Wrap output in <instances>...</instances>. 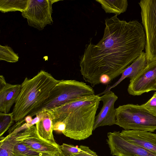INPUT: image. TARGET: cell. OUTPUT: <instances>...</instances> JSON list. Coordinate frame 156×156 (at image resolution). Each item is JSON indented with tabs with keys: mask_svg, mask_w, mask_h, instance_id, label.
Wrapping results in <instances>:
<instances>
[{
	"mask_svg": "<svg viewBox=\"0 0 156 156\" xmlns=\"http://www.w3.org/2000/svg\"><path fill=\"white\" fill-rule=\"evenodd\" d=\"M102 39L96 45H87L80 58V72L83 80L92 87L100 78L108 76L111 82L122 74L144 49V27L137 20H121L115 15L105 20Z\"/></svg>",
	"mask_w": 156,
	"mask_h": 156,
	"instance_id": "cell-1",
	"label": "cell"
},
{
	"mask_svg": "<svg viewBox=\"0 0 156 156\" xmlns=\"http://www.w3.org/2000/svg\"><path fill=\"white\" fill-rule=\"evenodd\" d=\"M100 96L93 95L48 109L53 122H63L66 127L63 134L76 140L87 138L92 134Z\"/></svg>",
	"mask_w": 156,
	"mask_h": 156,
	"instance_id": "cell-2",
	"label": "cell"
},
{
	"mask_svg": "<svg viewBox=\"0 0 156 156\" xmlns=\"http://www.w3.org/2000/svg\"><path fill=\"white\" fill-rule=\"evenodd\" d=\"M59 80L43 70L31 78L26 77L12 112L14 121L23 119L41 106Z\"/></svg>",
	"mask_w": 156,
	"mask_h": 156,
	"instance_id": "cell-3",
	"label": "cell"
},
{
	"mask_svg": "<svg viewBox=\"0 0 156 156\" xmlns=\"http://www.w3.org/2000/svg\"><path fill=\"white\" fill-rule=\"evenodd\" d=\"M94 94L92 87L84 82L72 80H59L43 105L29 115L33 117L43 109H50Z\"/></svg>",
	"mask_w": 156,
	"mask_h": 156,
	"instance_id": "cell-4",
	"label": "cell"
},
{
	"mask_svg": "<svg viewBox=\"0 0 156 156\" xmlns=\"http://www.w3.org/2000/svg\"><path fill=\"white\" fill-rule=\"evenodd\" d=\"M115 124L124 130L152 132L156 130V115L142 105L128 104L115 108Z\"/></svg>",
	"mask_w": 156,
	"mask_h": 156,
	"instance_id": "cell-5",
	"label": "cell"
},
{
	"mask_svg": "<svg viewBox=\"0 0 156 156\" xmlns=\"http://www.w3.org/2000/svg\"><path fill=\"white\" fill-rule=\"evenodd\" d=\"M139 4L145 34V53L149 63L156 60V0H141Z\"/></svg>",
	"mask_w": 156,
	"mask_h": 156,
	"instance_id": "cell-6",
	"label": "cell"
},
{
	"mask_svg": "<svg viewBox=\"0 0 156 156\" xmlns=\"http://www.w3.org/2000/svg\"><path fill=\"white\" fill-rule=\"evenodd\" d=\"M58 0H28L26 9L22 12L30 26L42 30L48 24L51 25L52 4Z\"/></svg>",
	"mask_w": 156,
	"mask_h": 156,
	"instance_id": "cell-7",
	"label": "cell"
},
{
	"mask_svg": "<svg viewBox=\"0 0 156 156\" xmlns=\"http://www.w3.org/2000/svg\"><path fill=\"white\" fill-rule=\"evenodd\" d=\"M107 141L111 154L116 156H156V154L124 139L119 131L109 132Z\"/></svg>",
	"mask_w": 156,
	"mask_h": 156,
	"instance_id": "cell-8",
	"label": "cell"
},
{
	"mask_svg": "<svg viewBox=\"0 0 156 156\" xmlns=\"http://www.w3.org/2000/svg\"><path fill=\"white\" fill-rule=\"evenodd\" d=\"M16 140L22 141L32 149L44 154L61 153L58 146L42 138L38 133L35 126H33L13 135Z\"/></svg>",
	"mask_w": 156,
	"mask_h": 156,
	"instance_id": "cell-9",
	"label": "cell"
},
{
	"mask_svg": "<svg viewBox=\"0 0 156 156\" xmlns=\"http://www.w3.org/2000/svg\"><path fill=\"white\" fill-rule=\"evenodd\" d=\"M127 90L133 96L156 90V60L148 63L138 76L130 79Z\"/></svg>",
	"mask_w": 156,
	"mask_h": 156,
	"instance_id": "cell-10",
	"label": "cell"
},
{
	"mask_svg": "<svg viewBox=\"0 0 156 156\" xmlns=\"http://www.w3.org/2000/svg\"><path fill=\"white\" fill-rule=\"evenodd\" d=\"M118 99V97L111 90L100 96V100L102 101L103 105L100 112L96 116L93 130L99 127L115 124L114 104Z\"/></svg>",
	"mask_w": 156,
	"mask_h": 156,
	"instance_id": "cell-11",
	"label": "cell"
},
{
	"mask_svg": "<svg viewBox=\"0 0 156 156\" xmlns=\"http://www.w3.org/2000/svg\"><path fill=\"white\" fill-rule=\"evenodd\" d=\"M21 84L6 82L2 75L0 76V112L9 113L20 93Z\"/></svg>",
	"mask_w": 156,
	"mask_h": 156,
	"instance_id": "cell-12",
	"label": "cell"
},
{
	"mask_svg": "<svg viewBox=\"0 0 156 156\" xmlns=\"http://www.w3.org/2000/svg\"><path fill=\"white\" fill-rule=\"evenodd\" d=\"M120 134L130 143L156 154V134L144 131L124 130Z\"/></svg>",
	"mask_w": 156,
	"mask_h": 156,
	"instance_id": "cell-13",
	"label": "cell"
},
{
	"mask_svg": "<svg viewBox=\"0 0 156 156\" xmlns=\"http://www.w3.org/2000/svg\"><path fill=\"white\" fill-rule=\"evenodd\" d=\"M148 64L146 54L142 51L139 56L125 69L122 74L121 77L117 82L112 86H107L104 91L98 95L100 96L110 90L112 88L116 87L126 78H129L130 79L135 78L145 68Z\"/></svg>",
	"mask_w": 156,
	"mask_h": 156,
	"instance_id": "cell-14",
	"label": "cell"
},
{
	"mask_svg": "<svg viewBox=\"0 0 156 156\" xmlns=\"http://www.w3.org/2000/svg\"><path fill=\"white\" fill-rule=\"evenodd\" d=\"M38 112L41 114V118L35 124L38 133L44 139L58 146L59 145L55 141L53 134V119L50 112L46 109H43Z\"/></svg>",
	"mask_w": 156,
	"mask_h": 156,
	"instance_id": "cell-15",
	"label": "cell"
},
{
	"mask_svg": "<svg viewBox=\"0 0 156 156\" xmlns=\"http://www.w3.org/2000/svg\"><path fill=\"white\" fill-rule=\"evenodd\" d=\"M106 13L118 15L125 12L128 6L127 0H96Z\"/></svg>",
	"mask_w": 156,
	"mask_h": 156,
	"instance_id": "cell-16",
	"label": "cell"
},
{
	"mask_svg": "<svg viewBox=\"0 0 156 156\" xmlns=\"http://www.w3.org/2000/svg\"><path fill=\"white\" fill-rule=\"evenodd\" d=\"M11 147L12 156H44V154L36 151L28 147L23 142L16 140L13 135Z\"/></svg>",
	"mask_w": 156,
	"mask_h": 156,
	"instance_id": "cell-17",
	"label": "cell"
},
{
	"mask_svg": "<svg viewBox=\"0 0 156 156\" xmlns=\"http://www.w3.org/2000/svg\"><path fill=\"white\" fill-rule=\"evenodd\" d=\"M28 0H0V10L3 13L16 11L21 12L27 9Z\"/></svg>",
	"mask_w": 156,
	"mask_h": 156,
	"instance_id": "cell-18",
	"label": "cell"
},
{
	"mask_svg": "<svg viewBox=\"0 0 156 156\" xmlns=\"http://www.w3.org/2000/svg\"><path fill=\"white\" fill-rule=\"evenodd\" d=\"M19 57L12 49L8 46L0 45V60L10 62L18 61Z\"/></svg>",
	"mask_w": 156,
	"mask_h": 156,
	"instance_id": "cell-19",
	"label": "cell"
},
{
	"mask_svg": "<svg viewBox=\"0 0 156 156\" xmlns=\"http://www.w3.org/2000/svg\"><path fill=\"white\" fill-rule=\"evenodd\" d=\"M14 120L12 112H0V135L2 137L4 133L10 128Z\"/></svg>",
	"mask_w": 156,
	"mask_h": 156,
	"instance_id": "cell-20",
	"label": "cell"
},
{
	"mask_svg": "<svg viewBox=\"0 0 156 156\" xmlns=\"http://www.w3.org/2000/svg\"><path fill=\"white\" fill-rule=\"evenodd\" d=\"M13 136L7 135L1 138L0 144V156H12L11 147Z\"/></svg>",
	"mask_w": 156,
	"mask_h": 156,
	"instance_id": "cell-21",
	"label": "cell"
},
{
	"mask_svg": "<svg viewBox=\"0 0 156 156\" xmlns=\"http://www.w3.org/2000/svg\"><path fill=\"white\" fill-rule=\"evenodd\" d=\"M59 147L60 152L66 156H70L81 151V149L79 147L65 143L59 145Z\"/></svg>",
	"mask_w": 156,
	"mask_h": 156,
	"instance_id": "cell-22",
	"label": "cell"
},
{
	"mask_svg": "<svg viewBox=\"0 0 156 156\" xmlns=\"http://www.w3.org/2000/svg\"><path fill=\"white\" fill-rule=\"evenodd\" d=\"M142 105L148 111L156 115V92L149 100Z\"/></svg>",
	"mask_w": 156,
	"mask_h": 156,
	"instance_id": "cell-23",
	"label": "cell"
},
{
	"mask_svg": "<svg viewBox=\"0 0 156 156\" xmlns=\"http://www.w3.org/2000/svg\"><path fill=\"white\" fill-rule=\"evenodd\" d=\"M79 147L81 149V152L73 154L70 156H98L95 152L91 150L87 146L82 145L80 146Z\"/></svg>",
	"mask_w": 156,
	"mask_h": 156,
	"instance_id": "cell-24",
	"label": "cell"
},
{
	"mask_svg": "<svg viewBox=\"0 0 156 156\" xmlns=\"http://www.w3.org/2000/svg\"><path fill=\"white\" fill-rule=\"evenodd\" d=\"M66 127V124L63 122H53V130L58 133H63L65 130Z\"/></svg>",
	"mask_w": 156,
	"mask_h": 156,
	"instance_id": "cell-25",
	"label": "cell"
},
{
	"mask_svg": "<svg viewBox=\"0 0 156 156\" xmlns=\"http://www.w3.org/2000/svg\"><path fill=\"white\" fill-rule=\"evenodd\" d=\"M100 82L101 83L104 84H107L110 82L109 77L107 75H103L100 78Z\"/></svg>",
	"mask_w": 156,
	"mask_h": 156,
	"instance_id": "cell-26",
	"label": "cell"
},
{
	"mask_svg": "<svg viewBox=\"0 0 156 156\" xmlns=\"http://www.w3.org/2000/svg\"><path fill=\"white\" fill-rule=\"evenodd\" d=\"M32 117L31 116L28 115L26 116L24 119L26 123H29L31 122L33 120Z\"/></svg>",
	"mask_w": 156,
	"mask_h": 156,
	"instance_id": "cell-27",
	"label": "cell"
},
{
	"mask_svg": "<svg viewBox=\"0 0 156 156\" xmlns=\"http://www.w3.org/2000/svg\"><path fill=\"white\" fill-rule=\"evenodd\" d=\"M61 153L60 154H48L45 155L44 156H61Z\"/></svg>",
	"mask_w": 156,
	"mask_h": 156,
	"instance_id": "cell-28",
	"label": "cell"
},
{
	"mask_svg": "<svg viewBox=\"0 0 156 156\" xmlns=\"http://www.w3.org/2000/svg\"><path fill=\"white\" fill-rule=\"evenodd\" d=\"M61 156H65L61 152Z\"/></svg>",
	"mask_w": 156,
	"mask_h": 156,
	"instance_id": "cell-29",
	"label": "cell"
}]
</instances>
